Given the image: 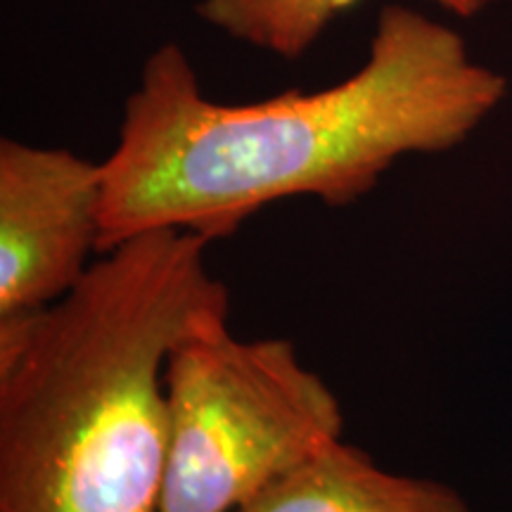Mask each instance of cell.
<instances>
[{
    "label": "cell",
    "instance_id": "cell-1",
    "mask_svg": "<svg viewBox=\"0 0 512 512\" xmlns=\"http://www.w3.org/2000/svg\"><path fill=\"white\" fill-rule=\"evenodd\" d=\"M508 93L458 31L384 5L366 64L337 86L221 105L174 43L145 62L102 164L100 254L157 228L214 242L266 204L349 207L396 159L463 143Z\"/></svg>",
    "mask_w": 512,
    "mask_h": 512
},
{
    "label": "cell",
    "instance_id": "cell-2",
    "mask_svg": "<svg viewBox=\"0 0 512 512\" xmlns=\"http://www.w3.org/2000/svg\"><path fill=\"white\" fill-rule=\"evenodd\" d=\"M209 245L147 230L62 302L0 320V512H159L166 358L228 320Z\"/></svg>",
    "mask_w": 512,
    "mask_h": 512
},
{
    "label": "cell",
    "instance_id": "cell-3",
    "mask_svg": "<svg viewBox=\"0 0 512 512\" xmlns=\"http://www.w3.org/2000/svg\"><path fill=\"white\" fill-rule=\"evenodd\" d=\"M164 396L159 512H235L344 430L335 392L292 342L238 339L228 320L171 349Z\"/></svg>",
    "mask_w": 512,
    "mask_h": 512
},
{
    "label": "cell",
    "instance_id": "cell-4",
    "mask_svg": "<svg viewBox=\"0 0 512 512\" xmlns=\"http://www.w3.org/2000/svg\"><path fill=\"white\" fill-rule=\"evenodd\" d=\"M102 164L69 150L0 143V320L72 294L100 254Z\"/></svg>",
    "mask_w": 512,
    "mask_h": 512
},
{
    "label": "cell",
    "instance_id": "cell-5",
    "mask_svg": "<svg viewBox=\"0 0 512 512\" xmlns=\"http://www.w3.org/2000/svg\"><path fill=\"white\" fill-rule=\"evenodd\" d=\"M235 512H472L453 486L394 475L342 439L320 446Z\"/></svg>",
    "mask_w": 512,
    "mask_h": 512
},
{
    "label": "cell",
    "instance_id": "cell-6",
    "mask_svg": "<svg viewBox=\"0 0 512 512\" xmlns=\"http://www.w3.org/2000/svg\"><path fill=\"white\" fill-rule=\"evenodd\" d=\"M358 0H202L200 17L249 46L264 48L285 60L309 50L339 12ZM453 15L472 17L486 0H434Z\"/></svg>",
    "mask_w": 512,
    "mask_h": 512
}]
</instances>
